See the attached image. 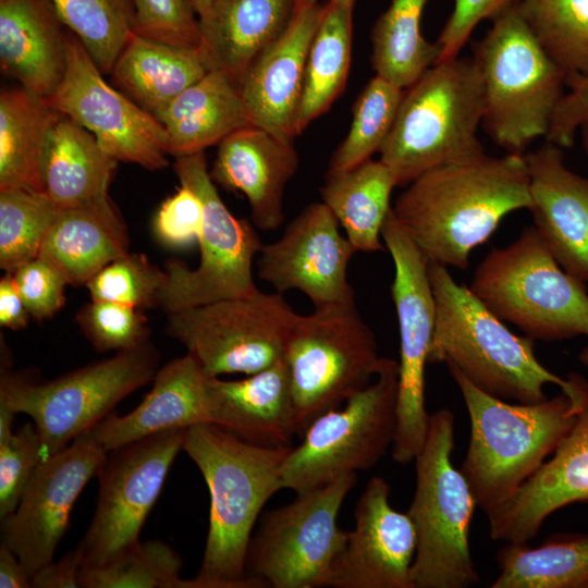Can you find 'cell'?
<instances>
[{
    "label": "cell",
    "mask_w": 588,
    "mask_h": 588,
    "mask_svg": "<svg viewBox=\"0 0 588 588\" xmlns=\"http://www.w3.org/2000/svg\"><path fill=\"white\" fill-rule=\"evenodd\" d=\"M530 206L525 156L483 152L422 173L392 210L429 261L465 270L509 213Z\"/></svg>",
    "instance_id": "1"
},
{
    "label": "cell",
    "mask_w": 588,
    "mask_h": 588,
    "mask_svg": "<svg viewBox=\"0 0 588 588\" xmlns=\"http://www.w3.org/2000/svg\"><path fill=\"white\" fill-rule=\"evenodd\" d=\"M291 448L252 443L211 424L186 430L183 451L210 495L200 568L186 588H259L246 574L248 546L262 507L282 489V465Z\"/></svg>",
    "instance_id": "2"
},
{
    "label": "cell",
    "mask_w": 588,
    "mask_h": 588,
    "mask_svg": "<svg viewBox=\"0 0 588 588\" xmlns=\"http://www.w3.org/2000/svg\"><path fill=\"white\" fill-rule=\"evenodd\" d=\"M449 371L463 396L470 424L461 467L477 506L489 516L503 506L553 454L588 406V381L567 394L535 403H511Z\"/></svg>",
    "instance_id": "3"
},
{
    "label": "cell",
    "mask_w": 588,
    "mask_h": 588,
    "mask_svg": "<svg viewBox=\"0 0 588 588\" xmlns=\"http://www.w3.org/2000/svg\"><path fill=\"white\" fill-rule=\"evenodd\" d=\"M436 322L428 364L445 363L481 391L517 403L547 399L544 387L576 391L578 373L562 378L536 357L535 340L510 331L445 266L429 261Z\"/></svg>",
    "instance_id": "4"
},
{
    "label": "cell",
    "mask_w": 588,
    "mask_h": 588,
    "mask_svg": "<svg viewBox=\"0 0 588 588\" xmlns=\"http://www.w3.org/2000/svg\"><path fill=\"white\" fill-rule=\"evenodd\" d=\"M483 117L480 69L471 57H456L430 66L404 89L380 160L397 185L450 162L479 156Z\"/></svg>",
    "instance_id": "5"
},
{
    "label": "cell",
    "mask_w": 588,
    "mask_h": 588,
    "mask_svg": "<svg viewBox=\"0 0 588 588\" xmlns=\"http://www.w3.org/2000/svg\"><path fill=\"white\" fill-rule=\"evenodd\" d=\"M473 50L482 77L481 125L497 146L524 155L548 134L566 74L538 42L517 3L492 19Z\"/></svg>",
    "instance_id": "6"
},
{
    "label": "cell",
    "mask_w": 588,
    "mask_h": 588,
    "mask_svg": "<svg viewBox=\"0 0 588 588\" xmlns=\"http://www.w3.org/2000/svg\"><path fill=\"white\" fill-rule=\"evenodd\" d=\"M454 414H430L425 443L414 458L416 486L407 511L416 534L414 588H469L480 581L469 536L475 507L471 490L453 465Z\"/></svg>",
    "instance_id": "7"
},
{
    "label": "cell",
    "mask_w": 588,
    "mask_h": 588,
    "mask_svg": "<svg viewBox=\"0 0 588 588\" xmlns=\"http://www.w3.org/2000/svg\"><path fill=\"white\" fill-rule=\"evenodd\" d=\"M502 321L532 340L588 336L586 282L565 271L534 226L493 248L476 267L469 286Z\"/></svg>",
    "instance_id": "8"
},
{
    "label": "cell",
    "mask_w": 588,
    "mask_h": 588,
    "mask_svg": "<svg viewBox=\"0 0 588 588\" xmlns=\"http://www.w3.org/2000/svg\"><path fill=\"white\" fill-rule=\"evenodd\" d=\"M160 358L149 341L45 382L4 367L0 406L33 419L47 457L106 418L124 397L152 381Z\"/></svg>",
    "instance_id": "9"
},
{
    "label": "cell",
    "mask_w": 588,
    "mask_h": 588,
    "mask_svg": "<svg viewBox=\"0 0 588 588\" xmlns=\"http://www.w3.org/2000/svg\"><path fill=\"white\" fill-rule=\"evenodd\" d=\"M372 330L356 305L298 315L284 346L297 434L319 415L340 407L368 385L381 363Z\"/></svg>",
    "instance_id": "10"
},
{
    "label": "cell",
    "mask_w": 588,
    "mask_h": 588,
    "mask_svg": "<svg viewBox=\"0 0 588 588\" xmlns=\"http://www.w3.org/2000/svg\"><path fill=\"white\" fill-rule=\"evenodd\" d=\"M399 363L383 357L372 381L343 407L319 415L282 465V489L299 493L376 466L397 428Z\"/></svg>",
    "instance_id": "11"
},
{
    "label": "cell",
    "mask_w": 588,
    "mask_h": 588,
    "mask_svg": "<svg viewBox=\"0 0 588 588\" xmlns=\"http://www.w3.org/2000/svg\"><path fill=\"white\" fill-rule=\"evenodd\" d=\"M174 172L180 184L194 191L203 204L204 222L197 242L200 260L196 269L179 259L166 262L157 307L172 314L257 294L260 290L254 282L253 261L264 244L255 228L234 217L221 200L205 151L175 158Z\"/></svg>",
    "instance_id": "12"
},
{
    "label": "cell",
    "mask_w": 588,
    "mask_h": 588,
    "mask_svg": "<svg viewBox=\"0 0 588 588\" xmlns=\"http://www.w3.org/2000/svg\"><path fill=\"white\" fill-rule=\"evenodd\" d=\"M357 474L296 493L266 512L250 538L246 574L261 587H326L347 530L338 525L341 506Z\"/></svg>",
    "instance_id": "13"
},
{
    "label": "cell",
    "mask_w": 588,
    "mask_h": 588,
    "mask_svg": "<svg viewBox=\"0 0 588 588\" xmlns=\"http://www.w3.org/2000/svg\"><path fill=\"white\" fill-rule=\"evenodd\" d=\"M297 317L281 293L259 291L168 314L166 331L206 376H249L282 359Z\"/></svg>",
    "instance_id": "14"
},
{
    "label": "cell",
    "mask_w": 588,
    "mask_h": 588,
    "mask_svg": "<svg viewBox=\"0 0 588 588\" xmlns=\"http://www.w3.org/2000/svg\"><path fill=\"white\" fill-rule=\"evenodd\" d=\"M381 237L394 264L391 297L400 332L397 428L392 457L399 464L414 461L429 427L425 372L434 331L436 301L428 274V258L408 236L391 209Z\"/></svg>",
    "instance_id": "15"
},
{
    "label": "cell",
    "mask_w": 588,
    "mask_h": 588,
    "mask_svg": "<svg viewBox=\"0 0 588 588\" xmlns=\"http://www.w3.org/2000/svg\"><path fill=\"white\" fill-rule=\"evenodd\" d=\"M187 429L149 436L108 452L97 476L91 522L76 547L83 567L101 565L139 541Z\"/></svg>",
    "instance_id": "16"
},
{
    "label": "cell",
    "mask_w": 588,
    "mask_h": 588,
    "mask_svg": "<svg viewBox=\"0 0 588 588\" xmlns=\"http://www.w3.org/2000/svg\"><path fill=\"white\" fill-rule=\"evenodd\" d=\"M46 101L87 128L118 162L149 171L168 166L164 127L149 112L108 84L79 38L68 28V69Z\"/></svg>",
    "instance_id": "17"
},
{
    "label": "cell",
    "mask_w": 588,
    "mask_h": 588,
    "mask_svg": "<svg viewBox=\"0 0 588 588\" xmlns=\"http://www.w3.org/2000/svg\"><path fill=\"white\" fill-rule=\"evenodd\" d=\"M107 454L87 430L41 460L15 510L1 518V543L17 555L30 578L53 561L71 510Z\"/></svg>",
    "instance_id": "18"
},
{
    "label": "cell",
    "mask_w": 588,
    "mask_h": 588,
    "mask_svg": "<svg viewBox=\"0 0 588 588\" xmlns=\"http://www.w3.org/2000/svg\"><path fill=\"white\" fill-rule=\"evenodd\" d=\"M322 201L307 206L259 253L258 277L278 293L297 290L315 308L355 304L347 268L356 249Z\"/></svg>",
    "instance_id": "19"
},
{
    "label": "cell",
    "mask_w": 588,
    "mask_h": 588,
    "mask_svg": "<svg viewBox=\"0 0 588 588\" xmlns=\"http://www.w3.org/2000/svg\"><path fill=\"white\" fill-rule=\"evenodd\" d=\"M391 488L372 477L354 511V528L335 558L326 587L414 588L412 567L416 534L407 513L390 503Z\"/></svg>",
    "instance_id": "20"
},
{
    "label": "cell",
    "mask_w": 588,
    "mask_h": 588,
    "mask_svg": "<svg viewBox=\"0 0 588 588\" xmlns=\"http://www.w3.org/2000/svg\"><path fill=\"white\" fill-rule=\"evenodd\" d=\"M323 4L295 3L285 29L250 63L237 87L253 125L294 139L309 46Z\"/></svg>",
    "instance_id": "21"
},
{
    "label": "cell",
    "mask_w": 588,
    "mask_h": 588,
    "mask_svg": "<svg viewBox=\"0 0 588 588\" xmlns=\"http://www.w3.org/2000/svg\"><path fill=\"white\" fill-rule=\"evenodd\" d=\"M563 148L547 142L524 154L534 228L560 266L588 282V177L564 163Z\"/></svg>",
    "instance_id": "22"
},
{
    "label": "cell",
    "mask_w": 588,
    "mask_h": 588,
    "mask_svg": "<svg viewBox=\"0 0 588 588\" xmlns=\"http://www.w3.org/2000/svg\"><path fill=\"white\" fill-rule=\"evenodd\" d=\"M588 504V406L560 442L551 458L503 506L487 516L490 537L527 543L555 511Z\"/></svg>",
    "instance_id": "23"
},
{
    "label": "cell",
    "mask_w": 588,
    "mask_h": 588,
    "mask_svg": "<svg viewBox=\"0 0 588 588\" xmlns=\"http://www.w3.org/2000/svg\"><path fill=\"white\" fill-rule=\"evenodd\" d=\"M297 168L293 140L252 124L220 142L209 174L224 188L242 192L254 225L271 231L282 224L284 192Z\"/></svg>",
    "instance_id": "24"
},
{
    "label": "cell",
    "mask_w": 588,
    "mask_h": 588,
    "mask_svg": "<svg viewBox=\"0 0 588 588\" xmlns=\"http://www.w3.org/2000/svg\"><path fill=\"white\" fill-rule=\"evenodd\" d=\"M0 69L48 99L68 69V27L51 0H0Z\"/></svg>",
    "instance_id": "25"
},
{
    "label": "cell",
    "mask_w": 588,
    "mask_h": 588,
    "mask_svg": "<svg viewBox=\"0 0 588 588\" xmlns=\"http://www.w3.org/2000/svg\"><path fill=\"white\" fill-rule=\"evenodd\" d=\"M209 421L260 445L290 446L297 434L295 411L283 360L240 380L208 377Z\"/></svg>",
    "instance_id": "26"
},
{
    "label": "cell",
    "mask_w": 588,
    "mask_h": 588,
    "mask_svg": "<svg viewBox=\"0 0 588 588\" xmlns=\"http://www.w3.org/2000/svg\"><path fill=\"white\" fill-rule=\"evenodd\" d=\"M207 378L186 353L158 369L150 392L133 411L123 416L110 413L89 430L109 452L156 433L210 424Z\"/></svg>",
    "instance_id": "27"
},
{
    "label": "cell",
    "mask_w": 588,
    "mask_h": 588,
    "mask_svg": "<svg viewBox=\"0 0 588 588\" xmlns=\"http://www.w3.org/2000/svg\"><path fill=\"white\" fill-rule=\"evenodd\" d=\"M127 226L109 195L59 209L38 258L52 266L69 285L81 286L113 260L128 254Z\"/></svg>",
    "instance_id": "28"
},
{
    "label": "cell",
    "mask_w": 588,
    "mask_h": 588,
    "mask_svg": "<svg viewBox=\"0 0 588 588\" xmlns=\"http://www.w3.org/2000/svg\"><path fill=\"white\" fill-rule=\"evenodd\" d=\"M293 0H216L198 17L199 51L209 71L238 85L254 59L287 26Z\"/></svg>",
    "instance_id": "29"
},
{
    "label": "cell",
    "mask_w": 588,
    "mask_h": 588,
    "mask_svg": "<svg viewBox=\"0 0 588 588\" xmlns=\"http://www.w3.org/2000/svg\"><path fill=\"white\" fill-rule=\"evenodd\" d=\"M155 118L166 130L169 155L175 158L205 151L252 125L237 85L219 71H209Z\"/></svg>",
    "instance_id": "30"
},
{
    "label": "cell",
    "mask_w": 588,
    "mask_h": 588,
    "mask_svg": "<svg viewBox=\"0 0 588 588\" xmlns=\"http://www.w3.org/2000/svg\"><path fill=\"white\" fill-rule=\"evenodd\" d=\"M209 72L198 48L134 33L110 73L114 87L154 117Z\"/></svg>",
    "instance_id": "31"
},
{
    "label": "cell",
    "mask_w": 588,
    "mask_h": 588,
    "mask_svg": "<svg viewBox=\"0 0 588 588\" xmlns=\"http://www.w3.org/2000/svg\"><path fill=\"white\" fill-rule=\"evenodd\" d=\"M117 166L87 128L62 113L45 152L42 193L58 209L87 204L109 195Z\"/></svg>",
    "instance_id": "32"
},
{
    "label": "cell",
    "mask_w": 588,
    "mask_h": 588,
    "mask_svg": "<svg viewBox=\"0 0 588 588\" xmlns=\"http://www.w3.org/2000/svg\"><path fill=\"white\" fill-rule=\"evenodd\" d=\"M62 113L23 87L0 93V191L42 193V164L50 133Z\"/></svg>",
    "instance_id": "33"
},
{
    "label": "cell",
    "mask_w": 588,
    "mask_h": 588,
    "mask_svg": "<svg viewBox=\"0 0 588 588\" xmlns=\"http://www.w3.org/2000/svg\"><path fill=\"white\" fill-rule=\"evenodd\" d=\"M397 186L390 169L379 160L338 173H327L320 189L322 203L333 212L356 252H383V223L392 209Z\"/></svg>",
    "instance_id": "34"
},
{
    "label": "cell",
    "mask_w": 588,
    "mask_h": 588,
    "mask_svg": "<svg viewBox=\"0 0 588 588\" xmlns=\"http://www.w3.org/2000/svg\"><path fill=\"white\" fill-rule=\"evenodd\" d=\"M355 0H328L309 46L294 136L323 114L346 85Z\"/></svg>",
    "instance_id": "35"
},
{
    "label": "cell",
    "mask_w": 588,
    "mask_h": 588,
    "mask_svg": "<svg viewBox=\"0 0 588 588\" xmlns=\"http://www.w3.org/2000/svg\"><path fill=\"white\" fill-rule=\"evenodd\" d=\"M490 588H588V534L554 535L538 547L506 543Z\"/></svg>",
    "instance_id": "36"
},
{
    "label": "cell",
    "mask_w": 588,
    "mask_h": 588,
    "mask_svg": "<svg viewBox=\"0 0 588 588\" xmlns=\"http://www.w3.org/2000/svg\"><path fill=\"white\" fill-rule=\"evenodd\" d=\"M429 0H391L371 30V64L376 75L402 89L415 83L440 58L438 42L420 29Z\"/></svg>",
    "instance_id": "37"
},
{
    "label": "cell",
    "mask_w": 588,
    "mask_h": 588,
    "mask_svg": "<svg viewBox=\"0 0 588 588\" xmlns=\"http://www.w3.org/2000/svg\"><path fill=\"white\" fill-rule=\"evenodd\" d=\"M518 9L566 81L588 76V0H519Z\"/></svg>",
    "instance_id": "38"
},
{
    "label": "cell",
    "mask_w": 588,
    "mask_h": 588,
    "mask_svg": "<svg viewBox=\"0 0 588 588\" xmlns=\"http://www.w3.org/2000/svg\"><path fill=\"white\" fill-rule=\"evenodd\" d=\"M64 25L82 41L103 75H109L135 33L134 0H51Z\"/></svg>",
    "instance_id": "39"
},
{
    "label": "cell",
    "mask_w": 588,
    "mask_h": 588,
    "mask_svg": "<svg viewBox=\"0 0 588 588\" xmlns=\"http://www.w3.org/2000/svg\"><path fill=\"white\" fill-rule=\"evenodd\" d=\"M404 89L376 75L353 107L350 131L334 151L328 173L353 169L379 152L397 114Z\"/></svg>",
    "instance_id": "40"
},
{
    "label": "cell",
    "mask_w": 588,
    "mask_h": 588,
    "mask_svg": "<svg viewBox=\"0 0 588 588\" xmlns=\"http://www.w3.org/2000/svg\"><path fill=\"white\" fill-rule=\"evenodd\" d=\"M180 555L161 540L137 541L110 561L82 567V588H186Z\"/></svg>",
    "instance_id": "41"
},
{
    "label": "cell",
    "mask_w": 588,
    "mask_h": 588,
    "mask_svg": "<svg viewBox=\"0 0 588 588\" xmlns=\"http://www.w3.org/2000/svg\"><path fill=\"white\" fill-rule=\"evenodd\" d=\"M58 208L32 189L0 191V268L13 272L37 258Z\"/></svg>",
    "instance_id": "42"
},
{
    "label": "cell",
    "mask_w": 588,
    "mask_h": 588,
    "mask_svg": "<svg viewBox=\"0 0 588 588\" xmlns=\"http://www.w3.org/2000/svg\"><path fill=\"white\" fill-rule=\"evenodd\" d=\"M166 272L144 254H126L103 267L87 283L91 301H109L138 309L158 306Z\"/></svg>",
    "instance_id": "43"
},
{
    "label": "cell",
    "mask_w": 588,
    "mask_h": 588,
    "mask_svg": "<svg viewBox=\"0 0 588 588\" xmlns=\"http://www.w3.org/2000/svg\"><path fill=\"white\" fill-rule=\"evenodd\" d=\"M143 311L114 302L90 301L76 313L75 321L97 352H123L149 342L150 329Z\"/></svg>",
    "instance_id": "44"
},
{
    "label": "cell",
    "mask_w": 588,
    "mask_h": 588,
    "mask_svg": "<svg viewBox=\"0 0 588 588\" xmlns=\"http://www.w3.org/2000/svg\"><path fill=\"white\" fill-rule=\"evenodd\" d=\"M44 457L35 425L25 424L0 442V519L15 510Z\"/></svg>",
    "instance_id": "45"
},
{
    "label": "cell",
    "mask_w": 588,
    "mask_h": 588,
    "mask_svg": "<svg viewBox=\"0 0 588 588\" xmlns=\"http://www.w3.org/2000/svg\"><path fill=\"white\" fill-rule=\"evenodd\" d=\"M135 33L167 44L198 48V17L188 0H134Z\"/></svg>",
    "instance_id": "46"
},
{
    "label": "cell",
    "mask_w": 588,
    "mask_h": 588,
    "mask_svg": "<svg viewBox=\"0 0 588 588\" xmlns=\"http://www.w3.org/2000/svg\"><path fill=\"white\" fill-rule=\"evenodd\" d=\"M204 222L201 200L181 185L159 207L152 222L156 238L164 246L183 248L198 242Z\"/></svg>",
    "instance_id": "47"
},
{
    "label": "cell",
    "mask_w": 588,
    "mask_h": 588,
    "mask_svg": "<svg viewBox=\"0 0 588 588\" xmlns=\"http://www.w3.org/2000/svg\"><path fill=\"white\" fill-rule=\"evenodd\" d=\"M12 273L32 318L49 319L64 306V291L69 284L48 262L37 257Z\"/></svg>",
    "instance_id": "48"
},
{
    "label": "cell",
    "mask_w": 588,
    "mask_h": 588,
    "mask_svg": "<svg viewBox=\"0 0 588 588\" xmlns=\"http://www.w3.org/2000/svg\"><path fill=\"white\" fill-rule=\"evenodd\" d=\"M519 0H454L453 10L437 40L440 47L439 61L460 56L478 24L492 20L503 10Z\"/></svg>",
    "instance_id": "49"
},
{
    "label": "cell",
    "mask_w": 588,
    "mask_h": 588,
    "mask_svg": "<svg viewBox=\"0 0 588 588\" xmlns=\"http://www.w3.org/2000/svg\"><path fill=\"white\" fill-rule=\"evenodd\" d=\"M569 91L559 102L546 140L561 148L571 147L579 125L588 118V76L566 81Z\"/></svg>",
    "instance_id": "50"
},
{
    "label": "cell",
    "mask_w": 588,
    "mask_h": 588,
    "mask_svg": "<svg viewBox=\"0 0 588 588\" xmlns=\"http://www.w3.org/2000/svg\"><path fill=\"white\" fill-rule=\"evenodd\" d=\"M83 561L79 550L69 551L58 562H50L32 577L33 588H77Z\"/></svg>",
    "instance_id": "51"
},
{
    "label": "cell",
    "mask_w": 588,
    "mask_h": 588,
    "mask_svg": "<svg viewBox=\"0 0 588 588\" xmlns=\"http://www.w3.org/2000/svg\"><path fill=\"white\" fill-rule=\"evenodd\" d=\"M29 314L22 299L12 272L0 280V324L10 330L25 329Z\"/></svg>",
    "instance_id": "52"
},
{
    "label": "cell",
    "mask_w": 588,
    "mask_h": 588,
    "mask_svg": "<svg viewBox=\"0 0 588 588\" xmlns=\"http://www.w3.org/2000/svg\"><path fill=\"white\" fill-rule=\"evenodd\" d=\"M32 578L17 555L5 544H0V588H29Z\"/></svg>",
    "instance_id": "53"
},
{
    "label": "cell",
    "mask_w": 588,
    "mask_h": 588,
    "mask_svg": "<svg viewBox=\"0 0 588 588\" xmlns=\"http://www.w3.org/2000/svg\"><path fill=\"white\" fill-rule=\"evenodd\" d=\"M15 415L16 414L11 409L0 406V442L9 440L13 436V421Z\"/></svg>",
    "instance_id": "54"
},
{
    "label": "cell",
    "mask_w": 588,
    "mask_h": 588,
    "mask_svg": "<svg viewBox=\"0 0 588 588\" xmlns=\"http://www.w3.org/2000/svg\"><path fill=\"white\" fill-rule=\"evenodd\" d=\"M216 0H188L197 16L204 15L213 4Z\"/></svg>",
    "instance_id": "55"
},
{
    "label": "cell",
    "mask_w": 588,
    "mask_h": 588,
    "mask_svg": "<svg viewBox=\"0 0 588 588\" xmlns=\"http://www.w3.org/2000/svg\"><path fill=\"white\" fill-rule=\"evenodd\" d=\"M578 132L580 133L581 146L588 157V118L579 125Z\"/></svg>",
    "instance_id": "56"
},
{
    "label": "cell",
    "mask_w": 588,
    "mask_h": 588,
    "mask_svg": "<svg viewBox=\"0 0 588 588\" xmlns=\"http://www.w3.org/2000/svg\"><path fill=\"white\" fill-rule=\"evenodd\" d=\"M578 359L586 368H588V345L580 351Z\"/></svg>",
    "instance_id": "57"
},
{
    "label": "cell",
    "mask_w": 588,
    "mask_h": 588,
    "mask_svg": "<svg viewBox=\"0 0 588 588\" xmlns=\"http://www.w3.org/2000/svg\"><path fill=\"white\" fill-rule=\"evenodd\" d=\"M294 3H302V4H315L319 3V0H293Z\"/></svg>",
    "instance_id": "58"
}]
</instances>
